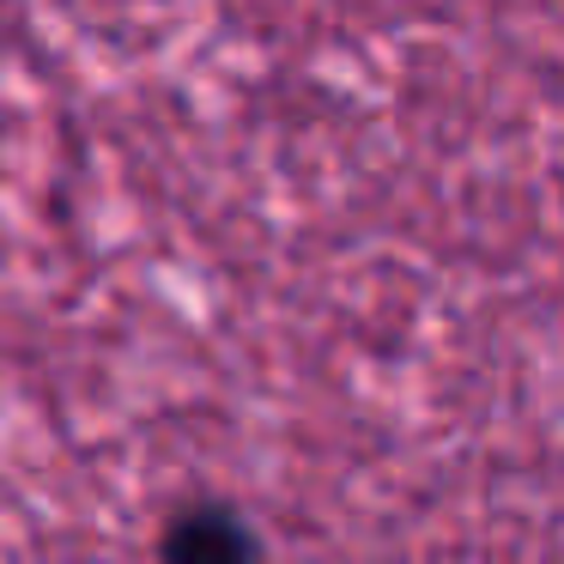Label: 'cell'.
<instances>
[{
	"label": "cell",
	"instance_id": "obj_1",
	"mask_svg": "<svg viewBox=\"0 0 564 564\" xmlns=\"http://www.w3.org/2000/svg\"><path fill=\"white\" fill-rule=\"evenodd\" d=\"M243 534H237L225 516H200V522H188L183 534H176L171 546V564H243Z\"/></svg>",
	"mask_w": 564,
	"mask_h": 564
}]
</instances>
